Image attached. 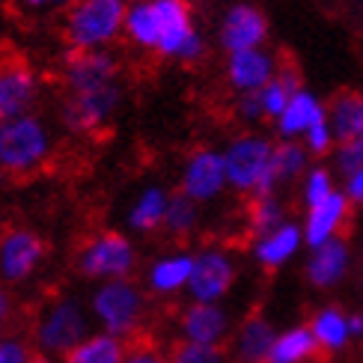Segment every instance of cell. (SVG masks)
<instances>
[{
    "mask_svg": "<svg viewBox=\"0 0 363 363\" xmlns=\"http://www.w3.org/2000/svg\"><path fill=\"white\" fill-rule=\"evenodd\" d=\"M125 42L170 63H196L206 54V36L194 18L191 0H152L128 6Z\"/></svg>",
    "mask_w": 363,
    "mask_h": 363,
    "instance_id": "cell-1",
    "label": "cell"
},
{
    "mask_svg": "<svg viewBox=\"0 0 363 363\" xmlns=\"http://www.w3.org/2000/svg\"><path fill=\"white\" fill-rule=\"evenodd\" d=\"M93 315L86 301L74 295H57L39 307L33 325H30V342L42 357L63 360L69 352L93 334Z\"/></svg>",
    "mask_w": 363,
    "mask_h": 363,
    "instance_id": "cell-2",
    "label": "cell"
},
{
    "mask_svg": "<svg viewBox=\"0 0 363 363\" xmlns=\"http://www.w3.org/2000/svg\"><path fill=\"white\" fill-rule=\"evenodd\" d=\"M57 152V131L39 111L0 123V167L12 179L45 170Z\"/></svg>",
    "mask_w": 363,
    "mask_h": 363,
    "instance_id": "cell-3",
    "label": "cell"
},
{
    "mask_svg": "<svg viewBox=\"0 0 363 363\" xmlns=\"http://www.w3.org/2000/svg\"><path fill=\"white\" fill-rule=\"evenodd\" d=\"M125 0H74V6L60 18V33L69 51H113L125 39Z\"/></svg>",
    "mask_w": 363,
    "mask_h": 363,
    "instance_id": "cell-4",
    "label": "cell"
},
{
    "mask_svg": "<svg viewBox=\"0 0 363 363\" xmlns=\"http://www.w3.org/2000/svg\"><path fill=\"white\" fill-rule=\"evenodd\" d=\"M93 325L101 334H111L119 340H131L140 334V328L149 315V298L143 283L138 280H111L93 286V292L86 298Z\"/></svg>",
    "mask_w": 363,
    "mask_h": 363,
    "instance_id": "cell-5",
    "label": "cell"
},
{
    "mask_svg": "<svg viewBox=\"0 0 363 363\" xmlns=\"http://www.w3.org/2000/svg\"><path fill=\"white\" fill-rule=\"evenodd\" d=\"M271 152H274V140L259 131H241L226 140L220 155L230 191L250 196V200L253 196L277 194L274 182H271Z\"/></svg>",
    "mask_w": 363,
    "mask_h": 363,
    "instance_id": "cell-6",
    "label": "cell"
},
{
    "mask_svg": "<svg viewBox=\"0 0 363 363\" xmlns=\"http://www.w3.org/2000/svg\"><path fill=\"white\" fill-rule=\"evenodd\" d=\"M74 268L89 283L131 280L140 268V250L125 230H99L78 247Z\"/></svg>",
    "mask_w": 363,
    "mask_h": 363,
    "instance_id": "cell-7",
    "label": "cell"
},
{
    "mask_svg": "<svg viewBox=\"0 0 363 363\" xmlns=\"http://www.w3.org/2000/svg\"><path fill=\"white\" fill-rule=\"evenodd\" d=\"M125 101V86H101L86 93H63L57 104L60 125L69 134H99L108 128Z\"/></svg>",
    "mask_w": 363,
    "mask_h": 363,
    "instance_id": "cell-8",
    "label": "cell"
},
{
    "mask_svg": "<svg viewBox=\"0 0 363 363\" xmlns=\"http://www.w3.org/2000/svg\"><path fill=\"white\" fill-rule=\"evenodd\" d=\"M238 280V259L223 245H203L194 250V274L188 283V301L223 304Z\"/></svg>",
    "mask_w": 363,
    "mask_h": 363,
    "instance_id": "cell-9",
    "label": "cell"
},
{
    "mask_svg": "<svg viewBox=\"0 0 363 363\" xmlns=\"http://www.w3.org/2000/svg\"><path fill=\"white\" fill-rule=\"evenodd\" d=\"M45 259H48V241L33 226H6L0 230V283L4 286H24L33 280Z\"/></svg>",
    "mask_w": 363,
    "mask_h": 363,
    "instance_id": "cell-10",
    "label": "cell"
},
{
    "mask_svg": "<svg viewBox=\"0 0 363 363\" xmlns=\"http://www.w3.org/2000/svg\"><path fill=\"white\" fill-rule=\"evenodd\" d=\"M226 191H230V185H226L220 149L196 146L194 152H188V158L182 161V170H179V194H185L188 200L200 206H211Z\"/></svg>",
    "mask_w": 363,
    "mask_h": 363,
    "instance_id": "cell-11",
    "label": "cell"
},
{
    "mask_svg": "<svg viewBox=\"0 0 363 363\" xmlns=\"http://www.w3.org/2000/svg\"><path fill=\"white\" fill-rule=\"evenodd\" d=\"M113 84H123V63L116 51H69L60 66L63 93H86Z\"/></svg>",
    "mask_w": 363,
    "mask_h": 363,
    "instance_id": "cell-12",
    "label": "cell"
},
{
    "mask_svg": "<svg viewBox=\"0 0 363 363\" xmlns=\"http://www.w3.org/2000/svg\"><path fill=\"white\" fill-rule=\"evenodd\" d=\"M42 96L45 81L30 63H21V60L0 63V123L36 113Z\"/></svg>",
    "mask_w": 363,
    "mask_h": 363,
    "instance_id": "cell-13",
    "label": "cell"
},
{
    "mask_svg": "<svg viewBox=\"0 0 363 363\" xmlns=\"http://www.w3.org/2000/svg\"><path fill=\"white\" fill-rule=\"evenodd\" d=\"M233 330H235V322L226 304H196V301H188L176 315L179 342L230 345Z\"/></svg>",
    "mask_w": 363,
    "mask_h": 363,
    "instance_id": "cell-14",
    "label": "cell"
},
{
    "mask_svg": "<svg viewBox=\"0 0 363 363\" xmlns=\"http://www.w3.org/2000/svg\"><path fill=\"white\" fill-rule=\"evenodd\" d=\"M280 60L271 48H250L238 54H226L223 78L235 96H253L265 89L280 72Z\"/></svg>",
    "mask_w": 363,
    "mask_h": 363,
    "instance_id": "cell-15",
    "label": "cell"
},
{
    "mask_svg": "<svg viewBox=\"0 0 363 363\" xmlns=\"http://www.w3.org/2000/svg\"><path fill=\"white\" fill-rule=\"evenodd\" d=\"M194 274V250L170 247L149 259L143 268V289L152 298H179L188 295V283Z\"/></svg>",
    "mask_w": 363,
    "mask_h": 363,
    "instance_id": "cell-16",
    "label": "cell"
},
{
    "mask_svg": "<svg viewBox=\"0 0 363 363\" xmlns=\"http://www.w3.org/2000/svg\"><path fill=\"white\" fill-rule=\"evenodd\" d=\"M220 48L226 54L250 51V48H265L268 42V18L259 6L253 4H235L223 12L220 30H218Z\"/></svg>",
    "mask_w": 363,
    "mask_h": 363,
    "instance_id": "cell-17",
    "label": "cell"
},
{
    "mask_svg": "<svg viewBox=\"0 0 363 363\" xmlns=\"http://www.w3.org/2000/svg\"><path fill=\"white\" fill-rule=\"evenodd\" d=\"M349 218H352V203H349V196L342 194V188L334 196H328L325 203L304 208L301 230H304L307 247L313 250L319 245H328V241L342 238V230H345V223H349Z\"/></svg>",
    "mask_w": 363,
    "mask_h": 363,
    "instance_id": "cell-18",
    "label": "cell"
},
{
    "mask_svg": "<svg viewBox=\"0 0 363 363\" xmlns=\"http://www.w3.org/2000/svg\"><path fill=\"white\" fill-rule=\"evenodd\" d=\"M349 271H352V247L345 238L328 241V245L307 250L304 277L313 289H319V292L337 289V286L349 277Z\"/></svg>",
    "mask_w": 363,
    "mask_h": 363,
    "instance_id": "cell-19",
    "label": "cell"
},
{
    "mask_svg": "<svg viewBox=\"0 0 363 363\" xmlns=\"http://www.w3.org/2000/svg\"><path fill=\"white\" fill-rule=\"evenodd\" d=\"M274 340H277V328L271 325L268 315L250 313L241 322H235V330L226 349H230L233 363H268Z\"/></svg>",
    "mask_w": 363,
    "mask_h": 363,
    "instance_id": "cell-20",
    "label": "cell"
},
{
    "mask_svg": "<svg viewBox=\"0 0 363 363\" xmlns=\"http://www.w3.org/2000/svg\"><path fill=\"white\" fill-rule=\"evenodd\" d=\"M307 247L304 241V230H301L298 220H286L277 230H271L265 235H256L250 241V256L253 262L265 268V271H280L289 265L295 256Z\"/></svg>",
    "mask_w": 363,
    "mask_h": 363,
    "instance_id": "cell-21",
    "label": "cell"
},
{
    "mask_svg": "<svg viewBox=\"0 0 363 363\" xmlns=\"http://www.w3.org/2000/svg\"><path fill=\"white\" fill-rule=\"evenodd\" d=\"M173 191H167L158 182H149L143 185L134 200L125 208V233L128 235H152L158 230H164V218H167V206H170Z\"/></svg>",
    "mask_w": 363,
    "mask_h": 363,
    "instance_id": "cell-22",
    "label": "cell"
},
{
    "mask_svg": "<svg viewBox=\"0 0 363 363\" xmlns=\"http://www.w3.org/2000/svg\"><path fill=\"white\" fill-rule=\"evenodd\" d=\"M325 119H328V104L313 89L301 86L295 99L289 101V108L274 119V131L280 140H304V134L325 123Z\"/></svg>",
    "mask_w": 363,
    "mask_h": 363,
    "instance_id": "cell-23",
    "label": "cell"
},
{
    "mask_svg": "<svg viewBox=\"0 0 363 363\" xmlns=\"http://www.w3.org/2000/svg\"><path fill=\"white\" fill-rule=\"evenodd\" d=\"M310 330L315 337L322 354H340L354 342L352 337V313H345L340 304H322L310 315Z\"/></svg>",
    "mask_w": 363,
    "mask_h": 363,
    "instance_id": "cell-24",
    "label": "cell"
},
{
    "mask_svg": "<svg viewBox=\"0 0 363 363\" xmlns=\"http://www.w3.org/2000/svg\"><path fill=\"white\" fill-rule=\"evenodd\" d=\"M319 354V345L307 322H298L277 330V340L271 345L268 363H313Z\"/></svg>",
    "mask_w": 363,
    "mask_h": 363,
    "instance_id": "cell-25",
    "label": "cell"
},
{
    "mask_svg": "<svg viewBox=\"0 0 363 363\" xmlns=\"http://www.w3.org/2000/svg\"><path fill=\"white\" fill-rule=\"evenodd\" d=\"M313 155L307 152V146L301 140H280L274 143V152H271V182L280 191L289 182H301L304 173L313 167Z\"/></svg>",
    "mask_w": 363,
    "mask_h": 363,
    "instance_id": "cell-26",
    "label": "cell"
},
{
    "mask_svg": "<svg viewBox=\"0 0 363 363\" xmlns=\"http://www.w3.org/2000/svg\"><path fill=\"white\" fill-rule=\"evenodd\" d=\"M328 123L337 134V143L363 138V89H345L330 101Z\"/></svg>",
    "mask_w": 363,
    "mask_h": 363,
    "instance_id": "cell-27",
    "label": "cell"
},
{
    "mask_svg": "<svg viewBox=\"0 0 363 363\" xmlns=\"http://www.w3.org/2000/svg\"><path fill=\"white\" fill-rule=\"evenodd\" d=\"M128 352V342L111 337V334H101V330H93L78 349L69 352L60 363H123Z\"/></svg>",
    "mask_w": 363,
    "mask_h": 363,
    "instance_id": "cell-28",
    "label": "cell"
},
{
    "mask_svg": "<svg viewBox=\"0 0 363 363\" xmlns=\"http://www.w3.org/2000/svg\"><path fill=\"white\" fill-rule=\"evenodd\" d=\"M304 86L301 84V78H298V72L292 69V66H283L280 72H277V78L271 81L265 89H259L256 93V99H259V104H262V113H265V119H274L289 108V101L295 99V93Z\"/></svg>",
    "mask_w": 363,
    "mask_h": 363,
    "instance_id": "cell-29",
    "label": "cell"
},
{
    "mask_svg": "<svg viewBox=\"0 0 363 363\" xmlns=\"http://www.w3.org/2000/svg\"><path fill=\"white\" fill-rule=\"evenodd\" d=\"M200 223H203V206L188 200L185 194L173 191L170 206H167V218H164V233L176 241H185L200 230Z\"/></svg>",
    "mask_w": 363,
    "mask_h": 363,
    "instance_id": "cell-30",
    "label": "cell"
},
{
    "mask_svg": "<svg viewBox=\"0 0 363 363\" xmlns=\"http://www.w3.org/2000/svg\"><path fill=\"white\" fill-rule=\"evenodd\" d=\"M289 220V211H286V203L280 194H265V196H253L250 208H247V230L250 235H265L271 230H277Z\"/></svg>",
    "mask_w": 363,
    "mask_h": 363,
    "instance_id": "cell-31",
    "label": "cell"
},
{
    "mask_svg": "<svg viewBox=\"0 0 363 363\" xmlns=\"http://www.w3.org/2000/svg\"><path fill=\"white\" fill-rule=\"evenodd\" d=\"M340 188H337V179H334V170L325 167V164H313V167L304 173V179L298 182V196H301V206L304 208H313L325 203L328 196H334Z\"/></svg>",
    "mask_w": 363,
    "mask_h": 363,
    "instance_id": "cell-32",
    "label": "cell"
},
{
    "mask_svg": "<svg viewBox=\"0 0 363 363\" xmlns=\"http://www.w3.org/2000/svg\"><path fill=\"white\" fill-rule=\"evenodd\" d=\"M170 363H233L226 345H194L176 342L170 349Z\"/></svg>",
    "mask_w": 363,
    "mask_h": 363,
    "instance_id": "cell-33",
    "label": "cell"
},
{
    "mask_svg": "<svg viewBox=\"0 0 363 363\" xmlns=\"http://www.w3.org/2000/svg\"><path fill=\"white\" fill-rule=\"evenodd\" d=\"M9 4L21 18L45 21V18H54V15L63 18V15L74 6V0H9Z\"/></svg>",
    "mask_w": 363,
    "mask_h": 363,
    "instance_id": "cell-34",
    "label": "cell"
},
{
    "mask_svg": "<svg viewBox=\"0 0 363 363\" xmlns=\"http://www.w3.org/2000/svg\"><path fill=\"white\" fill-rule=\"evenodd\" d=\"M330 158H334V167H337V173L342 179L352 176L357 167H363V138L337 143V149H334V155Z\"/></svg>",
    "mask_w": 363,
    "mask_h": 363,
    "instance_id": "cell-35",
    "label": "cell"
},
{
    "mask_svg": "<svg viewBox=\"0 0 363 363\" xmlns=\"http://www.w3.org/2000/svg\"><path fill=\"white\" fill-rule=\"evenodd\" d=\"M36 349L27 337L0 334V363H33Z\"/></svg>",
    "mask_w": 363,
    "mask_h": 363,
    "instance_id": "cell-36",
    "label": "cell"
},
{
    "mask_svg": "<svg viewBox=\"0 0 363 363\" xmlns=\"http://www.w3.org/2000/svg\"><path fill=\"white\" fill-rule=\"evenodd\" d=\"M307 146V152L313 158H322V155H334V149H337V134L334 128H330V123L325 119V123H319L315 128H310L304 134V140H301Z\"/></svg>",
    "mask_w": 363,
    "mask_h": 363,
    "instance_id": "cell-37",
    "label": "cell"
},
{
    "mask_svg": "<svg viewBox=\"0 0 363 363\" xmlns=\"http://www.w3.org/2000/svg\"><path fill=\"white\" fill-rule=\"evenodd\" d=\"M123 363H170V352H164L158 342L134 340V342H128Z\"/></svg>",
    "mask_w": 363,
    "mask_h": 363,
    "instance_id": "cell-38",
    "label": "cell"
},
{
    "mask_svg": "<svg viewBox=\"0 0 363 363\" xmlns=\"http://www.w3.org/2000/svg\"><path fill=\"white\" fill-rule=\"evenodd\" d=\"M233 113H235L238 123H245V125H259L262 119H265L262 104H259V99H256V93L253 96H235Z\"/></svg>",
    "mask_w": 363,
    "mask_h": 363,
    "instance_id": "cell-39",
    "label": "cell"
},
{
    "mask_svg": "<svg viewBox=\"0 0 363 363\" xmlns=\"http://www.w3.org/2000/svg\"><path fill=\"white\" fill-rule=\"evenodd\" d=\"M15 313H18V304H15V295L9 292V286L0 283V334L15 322Z\"/></svg>",
    "mask_w": 363,
    "mask_h": 363,
    "instance_id": "cell-40",
    "label": "cell"
},
{
    "mask_svg": "<svg viewBox=\"0 0 363 363\" xmlns=\"http://www.w3.org/2000/svg\"><path fill=\"white\" fill-rule=\"evenodd\" d=\"M342 194L349 196L352 206H363V167H357L352 176L342 179Z\"/></svg>",
    "mask_w": 363,
    "mask_h": 363,
    "instance_id": "cell-41",
    "label": "cell"
},
{
    "mask_svg": "<svg viewBox=\"0 0 363 363\" xmlns=\"http://www.w3.org/2000/svg\"><path fill=\"white\" fill-rule=\"evenodd\" d=\"M352 337L363 340V315L360 313H352Z\"/></svg>",
    "mask_w": 363,
    "mask_h": 363,
    "instance_id": "cell-42",
    "label": "cell"
},
{
    "mask_svg": "<svg viewBox=\"0 0 363 363\" xmlns=\"http://www.w3.org/2000/svg\"><path fill=\"white\" fill-rule=\"evenodd\" d=\"M33 363H57V360H54V357H42V354H36Z\"/></svg>",
    "mask_w": 363,
    "mask_h": 363,
    "instance_id": "cell-43",
    "label": "cell"
},
{
    "mask_svg": "<svg viewBox=\"0 0 363 363\" xmlns=\"http://www.w3.org/2000/svg\"><path fill=\"white\" fill-rule=\"evenodd\" d=\"M6 179H9V176H6V170H4V167H0V191H4V185H6Z\"/></svg>",
    "mask_w": 363,
    "mask_h": 363,
    "instance_id": "cell-44",
    "label": "cell"
},
{
    "mask_svg": "<svg viewBox=\"0 0 363 363\" xmlns=\"http://www.w3.org/2000/svg\"><path fill=\"white\" fill-rule=\"evenodd\" d=\"M128 6H138V4H152V0H125Z\"/></svg>",
    "mask_w": 363,
    "mask_h": 363,
    "instance_id": "cell-45",
    "label": "cell"
}]
</instances>
